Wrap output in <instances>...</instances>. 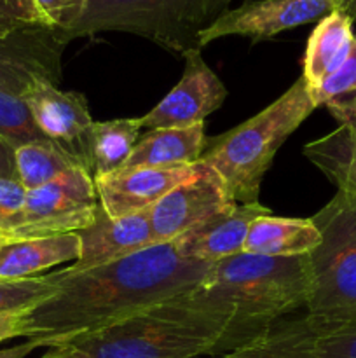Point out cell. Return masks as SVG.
I'll return each instance as SVG.
<instances>
[{"instance_id":"cell-21","label":"cell","mask_w":356,"mask_h":358,"mask_svg":"<svg viewBox=\"0 0 356 358\" xmlns=\"http://www.w3.org/2000/svg\"><path fill=\"white\" fill-rule=\"evenodd\" d=\"M140 117L94 122L91 129V177L101 178L119 171L138 142Z\"/></svg>"},{"instance_id":"cell-11","label":"cell","mask_w":356,"mask_h":358,"mask_svg":"<svg viewBox=\"0 0 356 358\" xmlns=\"http://www.w3.org/2000/svg\"><path fill=\"white\" fill-rule=\"evenodd\" d=\"M184 58L181 79L152 110L140 117L142 128H181L205 122L225 101V86L205 62L201 49L188 51Z\"/></svg>"},{"instance_id":"cell-25","label":"cell","mask_w":356,"mask_h":358,"mask_svg":"<svg viewBox=\"0 0 356 358\" xmlns=\"http://www.w3.org/2000/svg\"><path fill=\"white\" fill-rule=\"evenodd\" d=\"M61 278L63 269L31 278L0 280V313L37 308L54 296Z\"/></svg>"},{"instance_id":"cell-20","label":"cell","mask_w":356,"mask_h":358,"mask_svg":"<svg viewBox=\"0 0 356 358\" xmlns=\"http://www.w3.org/2000/svg\"><path fill=\"white\" fill-rule=\"evenodd\" d=\"M304 156L323 171L339 192L356 201V128L339 126L323 138L307 143Z\"/></svg>"},{"instance_id":"cell-14","label":"cell","mask_w":356,"mask_h":358,"mask_svg":"<svg viewBox=\"0 0 356 358\" xmlns=\"http://www.w3.org/2000/svg\"><path fill=\"white\" fill-rule=\"evenodd\" d=\"M77 234L80 240V257L68 266L72 271L108 264L156 245L150 210L124 217H110L100 205L93 222Z\"/></svg>"},{"instance_id":"cell-1","label":"cell","mask_w":356,"mask_h":358,"mask_svg":"<svg viewBox=\"0 0 356 358\" xmlns=\"http://www.w3.org/2000/svg\"><path fill=\"white\" fill-rule=\"evenodd\" d=\"M208 262L185 257L178 240L156 243L96 268L63 269L54 296L30 313V336L52 348L194 290Z\"/></svg>"},{"instance_id":"cell-28","label":"cell","mask_w":356,"mask_h":358,"mask_svg":"<svg viewBox=\"0 0 356 358\" xmlns=\"http://www.w3.org/2000/svg\"><path fill=\"white\" fill-rule=\"evenodd\" d=\"M314 358H356V318L316 336Z\"/></svg>"},{"instance_id":"cell-36","label":"cell","mask_w":356,"mask_h":358,"mask_svg":"<svg viewBox=\"0 0 356 358\" xmlns=\"http://www.w3.org/2000/svg\"><path fill=\"white\" fill-rule=\"evenodd\" d=\"M6 240H7V233H6V229H3L2 224H0V243H2V241H6Z\"/></svg>"},{"instance_id":"cell-26","label":"cell","mask_w":356,"mask_h":358,"mask_svg":"<svg viewBox=\"0 0 356 358\" xmlns=\"http://www.w3.org/2000/svg\"><path fill=\"white\" fill-rule=\"evenodd\" d=\"M0 138L14 149L34 142H45L23 98L0 87Z\"/></svg>"},{"instance_id":"cell-24","label":"cell","mask_w":356,"mask_h":358,"mask_svg":"<svg viewBox=\"0 0 356 358\" xmlns=\"http://www.w3.org/2000/svg\"><path fill=\"white\" fill-rule=\"evenodd\" d=\"M14 157H16L17 180L27 191L49 184L72 168H79L51 140L27 143L16 149Z\"/></svg>"},{"instance_id":"cell-19","label":"cell","mask_w":356,"mask_h":358,"mask_svg":"<svg viewBox=\"0 0 356 358\" xmlns=\"http://www.w3.org/2000/svg\"><path fill=\"white\" fill-rule=\"evenodd\" d=\"M321 243V233L313 219H288L271 213L253 220L243 252L265 257L307 255Z\"/></svg>"},{"instance_id":"cell-9","label":"cell","mask_w":356,"mask_h":358,"mask_svg":"<svg viewBox=\"0 0 356 358\" xmlns=\"http://www.w3.org/2000/svg\"><path fill=\"white\" fill-rule=\"evenodd\" d=\"M337 9L335 0H244L236 9H227L201 35V49L229 35L267 41L292 28L318 23Z\"/></svg>"},{"instance_id":"cell-3","label":"cell","mask_w":356,"mask_h":358,"mask_svg":"<svg viewBox=\"0 0 356 358\" xmlns=\"http://www.w3.org/2000/svg\"><path fill=\"white\" fill-rule=\"evenodd\" d=\"M230 315L194 290L52 348L68 358H199L215 355Z\"/></svg>"},{"instance_id":"cell-17","label":"cell","mask_w":356,"mask_h":358,"mask_svg":"<svg viewBox=\"0 0 356 358\" xmlns=\"http://www.w3.org/2000/svg\"><path fill=\"white\" fill-rule=\"evenodd\" d=\"M205 122L181 128L150 129L140 136L122 168H173L201 161L206 149Z\"/></svg>"},{"instance_id":"cell-8","label":"cell","mask_w":356,"mask_h":358,"mask_svg":"<svg viewBox=\"0 0 356 358\" xmlns=\"http://www.w3.org/2000/svg\"><path fill=\"white\" fill-rule=\"evenodd\" d=\"M37 128L65 156L91 175V117L86 96L63 91L52 80L38 77L21 94Z\"/></svg>"},{"instance_id":"cell-34","label":"cell","mask_w":356,"mask_h":358,"mask_svg":"<svg viewBox=\"0 0 356 358\" xmlns=\"http://www.w3.org/2000/svg\"><path fill=\"white\" fill-rule=\"evenodd\" d=\"M339 10L346 14L353 23H356V0H335Z\"/></svg>"},{"instance_id":"cell-5","label":"cell","mask_w":356,"mask_h":358,"mask_svg":"<svg viewBox=\"0 0 356 358\" xmlns=\"http://www.w3.org/2000/svg\"><path fill=\"white\" fill-rule=\"evenodd\" d=\"M230 0H87L66 42L101 31L140 35L171 52L185 56L201 49L199 35L229 9Z\"/></svg>"},{"instance_id":"cell-32","label":"cell","mask_w":356,"mask_h":358,"mask_svg":"<svg viewBox=\"0 0 356 358\" xmlns=\"http://www.w3.org/2000/svg\"><path fill=\"white\" fill-rule=\"evenodd\" d=\"M13 145L0 138V178H9V180H17L16 170V157H14Z\"/></svg>"},{"instance_id":"cell-13","label":"cell","mask_w":356,"mask_h":358,"mask_svg":"<svg viewBox=\"0 0 356 358\" xmlns=\"http://www.w3.org/2000/svg\"><path fill=\"white\" fill-rule=\"evenodd\" d=\"M195 171L198 163L173 168H121L107 177L94 178V185L105 212L110 217H124L150 210Z\"/></svg>"},{"instance_id":"cell-23","label":"cell","mask_w":356,"mask_h":358,"mask_svg":"<svg viewBox=\"0 0 356 358\" xmlns=\"http://www.w3.org/2000/svg\"><path fill=\"white\" fill-rule=\"evenodd\" d=\"M311 98L316 108H327L341 126L356 128V37L348 59L311 93Z\"/></svg>"},{"instance_id":"cell-2","label":"cell","mask_w":356,"mask_h":358,"mask_svg":"<svg viewBox=\"0 0 356 358\" xmlns=\"http://www.w3.org/2000/svg\"><path fill=\"white\" fill-rule=\"evenodd\" d=\"M307 255L265 257L241 252L209 266L194 292L230 315L229 327L213 357L264 338L283 318L307 306L311 292Z\"/></svg>"},{"instance_id":"cell-18","label":"cell","mask_w":356,"mask_h":358,"mask_svg":"<svg viewBox=\"0 0 356 358\" xmlns=\"http://www.w3.org/2000/svg\"><path fill=\"white\" fill-rule=\"evenodd\" d=\"M353 21L342 10L335 9L314 27L307 41L304 55L302 79L306 80L309 93L316 91L328 77L341 69L351 52Z\"/></svg>"},{"instance_id":"cell-12","label":"cell","mask_w":356,"mask_h":358,"mask_svg":"<svg viewBox=\"0 0 356 358\" xmlns=\"http://www.w3.org/2000/svg\"><path fill=\"white\" fill-rule=\"evenodd\" d=\"M68 42L51 27L24 28L0 38V87L21 96L38 77L58 84Z\"/></svg>"},{"instance_id":"cell-31","label":"cell","mask_w":356,"mask_h":358,"mask_svg":"<svg viewBox=\"0 0 356 358\" xmlns=\"http://www.w3.org/2000/svg\"><path fill=\"white\" fill-rule=\"evenodd\" d=\"M34 308L0 313V343L30 336V313Z\"/></svg>"},{"instance_id":"cell-33","label":"cell","mask_w":356,"mask_h":358,"mask_svg":"<svg viewBox=\"0 0 356 358\" xmlns=\"http://www.w3.org/2000/svg\"><path fill=\"white\" fill-rule=\"evenodd\" d=\"M35 348H38L37 343H35L34 339H28L23 345L13 346V348L7 350H0V358H27Z\"/></svg>"},{"instance_id":"cell-22","label":"cell","mask_w":356,"mask_h":358,"mask_svg":"<svg viewBox=\"0 0 356 358\" xmlns=\"http://www.w3.org/2000/svg\"><path fill=\"white\" fill-rule=\"evenodd\" d=\"M314 345L316 332L302 317L281 320L264 338L212 358H314Z\"/></svg>"},{"instance_id":"cell-16","label":"cell","mask_w":356,"mask_h":358,"mask_svg":"<svg viewBox=\"0 0 356 358\" xmlns=\"http://www.w3.org/2000/svg\"><path fill=\"white\" fill-rule=\"evenodd\" d=\"M80 257L77 233L42 238H10L0 243V280L38 276L58 264H73Z\"/></svg>"},{"instance_id":"cell-35","label":"cell","mask_w":356,"mask_h":358,"mask_svg":"<svg viewBox=\"0 0 356 358\" xmlns=\"http://www.w3.org/2000/svg\"><path fill=\"white\" fill-rule=\"evenodd\" d=\"M42 358H68V357H65L63 353H59L56 348H49L47 353H45V355Z\"/></svg>"},{"instance_id":"cell-15","label":"cell","mask_w":356,"mask_h":358,"mask_svg":"<svg viewBox=\"0 0 356 358\" xmlns=\"http://www.w3.org/2000/svg\"><path fill=\"white\" fill-rule=\"evenodd\" d=\"M267 213H271V210L260 201L244 205L234 203L188 229L177 240L185 257L213 264L241 254L253 220Z\"/></svg>"},{"instance_id":"cell-10","label":"cell","mask_w":356,"mask_h":358,"mask_svg":"<svg viewBox=\"0 0 356 358\" xmlns=\"http://www.w3.org/2000/svg\"><path fill=\"white\" fill-rule=\"evenodd\" d=\"M220 175L202 161L198 171L171 189L150 208V224L156 243L177 240L198 224L234 205Z\"/></svg>"},{"instance_id":"cell-4","label":"cell","mask_w":356,"mask_h":358,"mask_svg":"<svg viewBox=\"0 0 356 358\" xmlns=\"http://www.w3.org/2000/svg\"><path fill=\"white\" fill-rule=\"evenodd\" d=\"M316 110L302 76L269 107L206 142L201 161L212 166L237 205L257 203L279 147Z\"/></svg>"},{"instance_id":"cell-27","label":"cell","mask_w":356,"mask_h":358,"mask_svg":"<svg viewBox=\"0 0 356 358\" xmlns=\"http://www.w3.org/2000/svg\"><path fill=\"white\" fill-rule=\"evenodd\" d=\"M51 27L34 0H0V38L24 28ZM52 28V27H51Z\"/></svg>"},{"instance_id":"cell-6","label":"cell","mask_w":356,"mask_h":358,"mask_svg":"<svg viewBox=\"0 0 356 358\" xmlns=\"http://www.w3.org/2000/svg\"><path fill=\"white\" fill-rule=\"evenodd\" d=\"M321 243L311 252L307 324L316 336L356 318V201L339 192L311 217Z\"/></svg>"},{"instance_id":"cell-29","label":"cell","mask_w":356,"mask_h":358,"mask_svg":"<svg viewBox=\"0 0 356 358\" xmlns=\"http://www.w3.org/2000/svg\"><path fill=\"white\" fill-rule=\"evenodd\" d=\"M47 23L59 31H66L79 21L87 0H34Z\"/></svg>"},{"instance_id":"cell-30","label":"cell","mask_w":356,"mask_h":358,"mask_svg":"<svg viewBox=\"0 0 356 358\" xmlns=\"http://www.w3.org/2000/svg\"><path fill=\"white\" fill-rule=\"evenodd\" d=\"M24 198H27V189L21 185L20 180L0 178V224L3 226V229L7 227L9 220L21 212Z\"/></svg>"},{"instance_id":"cell-7","label":"cell","mask_w":356,"mask_h":358,"mask_svg":"<svg viewBox=\"0 0 356 358\" xmlns=\"http://www.w3.org/2000/svg\"><path fill=\"white\" fill-rule=\"evenodd\" d=\"M98 206L93 177L82 168H72L49 184L27 191L23 208L7 224V240L79 233L93 222Z\"/></svg>"}]
</instances>
